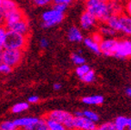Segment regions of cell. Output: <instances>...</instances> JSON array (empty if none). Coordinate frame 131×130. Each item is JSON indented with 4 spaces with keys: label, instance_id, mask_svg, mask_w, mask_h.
<instances>
[{
    "label": "cell",
    "instance_id": "cell-25",
    "mask_svg": "<svg viewBox=\"0 0 131 130\" xmlns=\"http://www.w3.org/2000/svg\"><path fill=\"white\" fill-rule=\"evenodd\" d=\"M90 69H91V68H90L89 66L86 65V63H84V64H82V65H79V66H78V67H77L76 74H77V75H78V77L80 78L82 75H84L86 72L89 71Z\"/></svg>",
    "mask_w": 131,
    "mask_h": 130
},
{
    "label": "cell",
    "instance_id": "cell-28",
    "mask_svg": "<svg viewBox=\"0 0 131 130\" xmlns=\"http://www.w3.org/2000/svg\"><path fill=\"white\" fill-rule=\"evenodd\" d=\"M83 116L96 123L99 120V116L96 113H95V112L91 111V110H84L83 111Z\"/></svg>",
    "mask_w": 131,
    "mask_h": 130
},
{
    "label": "cell",
    "instance_id": "cell-38",
    "mask_svg": "<svg viewBox=\"0 0 131 130\" xmlns=\"http://www.w3.org/2000/svg\"><path fill=\"white\" fill-rule=\"evenodd\" d=\"M49 45V42L47 39L46 38H42L40 41H39V46H40L41 48H47Z\"/></svg>",
    "mask_w": 131,
    "mask_h": 130
},
{
    "label": "cell",
    "instance_id": "cell-1",
    "mask_svg": "<svg viewBox=\"0 0 131 130\" xmlns=\"http://www.w3.org/2000/svg\"><path fill=\"white\" fill-rule=\"evenodd\" d=\"M86 11L91 14L97 22L105 23L106 19L112 15L110 3L101 0H85Z\"/></svg>",
    "mask_w": 131,
    "mask_h": 130
},
{
    "label": "cell",
    "instance_id": "cell-8",
    "mask_svg": "<svg viewBox=\"0 0 131 130\" xmlns=\"http://www.w3.org/2000/svg\"><path fill=\"white\" fill-rule=\"evenodd\" d=\"M117 43V39H116V38H112V37L104 38V37H103L102 40L99 42L100 53L104 54L105 56H107V57L114 56Z\"/></svg>",
    "mask_w": 131,
    "mask_h": 130
},
{
    "label": "cell",
    "instance_id": "cell-19",
    "mask_svg": "<svg viewBox=\"0 0 131 130\" xmlns=\"http://www.w3.org/2000/svg\"><path fill=\"white\" fill-rule=\"evenodd\" d=\"M105 23L117 33L119 25V15H111Z\"/></svg>",
    "mask_w": 131,
    "mask_h": 130
},
{
    "label": "cell",
    "instance_id": "cell-36",
    "mask_svg": "<svg viewBox=\"0 0 131 130\" xmlns=\"http://www.w3.org/2000/svg\"><path fill=\"white\" fill-rule=\"evenodd\" d=\"M91 37H92L93 39H94L95 41H96L97 43H99L101 40L103 39V37L102 35L100 34V33L98 32V31H96V32H94L92 34V36H91Z\"/></svg>",
    "mask_w": 131,
    "mask_h": 130
},
{
    "label": "cell",
    "instance_id": "cell-41",
    "mask_svg": "<svg viewBox=\"0 0 131 130\" xmlns=\"http://www.w3.org/2000/svg\"><path fill=\"white\" fill-rule=\"evenodd\" d=\"M74 116H83V111H81V110H77V111H75V113H74Z\"/></svg>",
    "mask_w": 131,
    "mask_h": 130
},
{
    "label": "cell",
    "instance_id": "cell-13",
    "mask_svg": "<svg viewBox=\"0 0 131 130\" xmlns=\"http://www.w3.org/2000/svg\"><path fill=\"white\" fill-rule=\"evenodd\" d=\"M37 119H38V117L26 116V117L17 118V119L14 120V124L16 128H24L27 130H31L32 126L37 122Z\"/></svg>",
    "mask_w": 131,
    "mask_h": 130
},
{
    "label": "cell",
    "instance_id": "cell-2",
    "mask_svg": "<svg viewBox=\"0 0 131 130\" xmlns=\"http://www.w3.org/2000/svg\"><path fill=\"white\" fill-rule=\"evenodd\" d=\"M29 36L7 29L5 39V48L20 49L24 51L28 44Z\"/></svg>",
    "mask_w": 131,
    "mask_h": 130
},
{
    "label": "cell",
    "instance_id": "cell-46",
    "mask_svg": "<svg viewBox=\"0 0 131 130\" xmlns=\"http://www.w3.org/2000/svg\"><path fill=\"white\" fill-rule=\"evenodd\" d=\"M101 1H104V2H108L109 0H101Z\"/></svg>",
    "mask_w": 131,
    "mask_h": 130
},
{
    "label": "cell",
    "instance_id": "cell-33",
    "mask_svg": "<svg viewBox=\"0 0 131 130\" xmlns=\"http://www.w3.org/2000/svg\"><path fill=\"white\" fill-rule=\"evenodd\" d=\"M124 13L131 16V0H127L124 4Z\"/></svg>",
    "mask_w": 131,
    "mask_h": 130
},
{
    "label": "cell",
    "instance_id": "cell-17",
    "mask_svg": "<svg viewBox=\"0 0 131 130\" xmlns=\"http://www.w3.org/2000/svg\"><path fill=\"white\" fill-rule=\"evenodd\" d=\"M46 119V123H47V129L48 130H65L66 127L64 125H62L60 122L57 121L55 119L48 117H44Z\"/></svg>",
    "mask_w": 131,
    "mask_h": 130
},
{
    "label": "cell",
    "instance_id": "cell-40",
    "mask_svg": "<svg viewBox=\"0 0 131 130\" xmlns=\"http://www.w3.org/2000/svg\"><path fill=\"white\" fill-rule=\"evenodd\" d=\"M61 88H62V85L60 83H55L53 85V88L55 90H59Z\"/></svg>",
    "mask_w": 131,
    "mask_h": 130
},
{
    "label": "cell",
    "instance_id": "cell-39",
    "mask_svg": "<svg viewBox=\"0 0 131 130\" xmlns=\"http://www.w3.org/2000/svg\"><path fill=\"white\" fill-rule=\"evenodd\" d=\"M39 100H40V99H39L38 96H36V95H34V96H29L28 99H27V102H28V103H31V104H36V103H37Z\"/></svg>",
    "mask_w": 131,
    "mask_h": 130
},
{
    "label": "cell",
    "instance_id": "cell-32",
    "mask_svg": "<svg viewBox=\"0 0 131 130\" xmlns=\"http://www.w3.org/2000/svg\"><path fill=\"white\" fill-rule=\"evenodd\" d=\"M32 1L36 6H39V7H43L52 4V0H32Z\"/></svg>",
    "mask_w": 131,
    "mask_h": 130
},
{
    "label": "cell",
    "instance_id": "cell-14",
    "mask_svg": "<svg viewBox=\"0 0 131 130\" xmlns=\"http://www.w3.org/2000/svg\"><path fill=\"white\" fill-rule=\"evenodd\" d=\"M68 38L70 42L79 43L83 41L84 37H83V34H82V32L78 27H71L68 32Z\"/></svg>",
    "mask_w": 131,
    "mask_h": 130
},
{
    "label": "cell",
    "instance_id": "cell-22",
    "mask_svg": "<svg viewBox=\"0 0 131 130\" xmlns=\"http://www.w3.org/2000/svg\"><path fill=\"white\" fill-rule=\"evenodd\" d=\"M0 6L4 8L6 12H9L12 9H15V8L17 7V5L13 0H2L1 4H0Z\"/></svg>",
    "mask_w": 131,
    "mask_h": 130
},
{
    "label": "cell",
    "instance_id": "cell-9",
    "mask_svg": "<svg viewBox=\"0 0 131 130\" xmlns=\"http://www.w3.org/2000/svg\"><path fill=\"white\" fill-rule=\"evenodd\" d=\"M96 24H97V20L91 14H89L86 11H85V12H83L81 14L79 25H80V27L83 30L90 31L91 29H93L96 27Z\"/></svg>",
    "mask_w": 131,
    "mask_h": 130
},
{
    "label": "cell",
    "instance_id": "cell-24",
    "mask_svg": "<svg viewBox=\"0 0 131 130\" xmlns=\"http://www.w3.org/2000/svg\"><path fill=\"white\" fill-rule=\"evenodd\" d=\"M95 77H96V75H95V72L93 70L90 69L89 71L86 72L84 75H82L80 77V79L82 81L84 82V83H86V84H89V83H92L93 81L95 80Z\"/></svg>",
    "mask_w": 131,
    "mask_h": 130
},
{
    "label": "cell",
    "instance_id": "cell-42",
    "mask_svg": "<svg viewBox=\"0 0 131 130\" xmlns=\"http://www.w3.org/2000/svg\"><path fill=\"white\" fill-rule=\"evenodd\" d=\"M125 93H126V95H127V96H129V98H131V86H129V88H126Z\"/></svg>",
    "mask_w": 131,
    "mask_h": 130
},
{
    "label": "cell",
    "instance_id": "cell-11",
    "mask_svg": "<svg viewBox=\"0 0 131 130\" xmlns=\"http://www.w3.org/2000/svg\"><path fill=\"white\" fill-rule=\"evenodd\" d=\"M24 17H26V16H25L24 12L21 10L20 8L16 7L15 9H12V10H10L6 14V18H5V26L7 28L9 26L17 22V21L21 20Z\"/></svg>",
    "mask_w": 131,
    "mask_h": 130
},
{
    "label": "cell",
    "instance_id": "cell-21",
    "mask_svg": "<svg viewBox=\"0 0 131 130\" xmlns=\"http://www.w3.org/2000/svg\"><path fill=\"white\" fill-rule=\"evenodd\" d=\"M29 107V104L28 102H20V103H17L16 105L12 106L11 108V112L14 113V114H19V113H22V112L27 110Z\"/></svg>",
    "mask_w": 131,
    "mask_h": 130
},
{
    "label": "cell",
    "instance_id": "cell-15",
    "mask_svg": "<svg viewBox=\"0 0 131 130\" xmlns=\"http://www.w3.org/2000/svg\"><path fill=\"white\" fill-rule=\"evenodd\" d=\"M82 103L89 105V106H100L104 102V98L100 95H93L82 98Z\"/></svg>",
    "mask_w": 131,
    "mask_h": 130
},
{
    "label": "cell",
    "instance_id": "cell-34",
    "mask_svg": "<svg viewBox=\"0 0 131 130\" xmlns=\"http://www.w3.org/2000/svg\"><path fill=\"white\" fill-rule=\"evenodd\" d=\"M53 8H55L56 10L59 11V12L65 13L67 8H68V6L65 4H54V6H52Z\"/></svg>",
    "mask_w": 131,
    "mask_h": 130
},
{
    "label": "cell",
    "instance_id": "cell-44",
    "mask_svg": "<svg viewBox=\"0 0 131 130\" xmlns=\"http://www.w3.org/2000/svg\"><path fill=\"white\" fill-rule=\"evenodd\" d=\"M109 1H111V2H117V3H121V4H124L127 0H109Z\"/></svg>",
    "mask_w": 131,
    "mask_h": 130
},
{
    "label": "cell",
    "instance_id": "cell-7",
    "mask_svg": "<svg viewBox=\"0 0 131 130\" xmlns=\"http://www.w3.org/2000/svg\"><path fill=\"white\" fill-rule=\"evenodd\" d=\"M97 128L96 123L88 119L86 116H74L73 129L79 130H95Z\"/></svg>",
    "mask_w": 131,
    "mask_h": 130
},
{
    "label": "cell",
    "instance_id": "cell-26",
    "mask_svg": "<svg viewBox=\"0 0 131 130\" xmlns=\"http://www.w3.org/2000/svg\"><path fill=\"white\" fill-rule=\"evenodd\" d=\"M7 28L5 25H0V51H2L5 48V39Z\"/></svg>",
    "mask_w": 131,
    "mask_h": 130
},
{
    "label": "cell",
    "instance_id": "cell-20",
    "mask_svg": "<svg viewBox=\"0 0 131 130\" xmlns=\"http://www.w3.org/2000/svg\"><path fill=\"white\" fill-rule=\"evenodd\" d=\"M127 119L128 117H126V116H117L114 121V125L116 130H124L127 128Z\"/></svg>",
    "mask_w": 131,
    "mask_h": 130
},
{
    "label": "cell",
    "instance_id": "cell-31",
    "mask_svg": "<svg viewBox=\"0 0 131 130\" xmlns=\"http://www.w3.org/2000/svg\"><path fill=\"white\" fill-rule=\"evenodd\" d=\"M12 67L5 63H0V75H7L10 74L12 71Z\"/></svg>",
    "mask_w": 131,
    "mask_h": 130
},
{
    "label": "cell",
    "instance_id": "cell-37",
    "mask_svg": "<svg viewBox=\"0 0 131 130\" xmlns=\"http://www.w3.org/2000/svg\"><path fill=\"white\" fill-rule=\"evenodd\" d=\"M74 0H52L53 4H65L67 6L70 5Z\"/></svg>",
    "mask_w": 131,
    "mask_h": 130
},
{
    "label": "cell",
    "instance_id": "cell-45",
    "mask_svg": "<svg viewBox=\"0 0 131 130\" xmlns=\"http://www.w3.org/2000/svg\"><path fill=\"white\" fill-rule=\"evenodd\" d=\"M2 53H1V51H0V63H2Z\"/></svg>",
    "mask_w": 131,
    "mask_h": 130
},
{
    "label": "cell",
    "instance_id": "cell-48",
    "mask_svg": "<svg viewBox=\"0 0 131 130\" xmlns=\"http://www.w3.org/2000/svg\"><path fill=\"white\" fill-rule=\"evenodd\" d=\"M1 1H2V0H0V4H1Z\"/></svg>",
    "mask_w": 131,
    "mask_h": 130
},
{
    "label": "cell",
    "instance_id": "cell-5",
    "mask_svg": "<svg viewBox=\"0 0 131 130\" xmlns=\"http://www.w3.org/2000/svg\"><path fill=\"white\" fill-rule=\"evenodd\" d=\"M2 61L12 68L17 67L22 61L24 51L20 49H8L4 48L2 51Z\"/></svg>",
    "mask_w": 131,
    "mask_h": 130
},
{
    "label": "cell",
    "instance_id": "cell-27",
    "mask_svg": "<svg viewBox=\"0 0 131 130\" xmlns=\"http://www.w3.org/2000/svg\"><path fill=\"white\" fill-rule=\"evenodd\" d=\"M0 129L2 130H16L17 128L16 127L14 124V121H10V120H6V121H3L2 123H0Z\"/></svg>",
    "mask_w": 131,
    "mask_h": 130
},
{
    "label": "cell",
    "instance_id": "cell-16",
    "mask_svg": "<svg viewBox=\"0 0 131 130\" xmlns=\"http://www.w3.org/2000/svg\"><path fill=\"white\" fill-rule=\"evenodd\" d=\"M84 41V44L88 48H89L90 50L92 51L93 53L97 54L99 55L100 53V49H99V43H97L96 41H95L94 39L91 37H88L86 38L83 39Z\"/></svg>",
    "mask_w": 131,
    "mask_h": 130
},
{
    "label": "cell",
    "instance_id": "cell-23",
    "mask_svg": "<svg viewBox=\"0 0 131 130\" xmlns=\"http://www.w3.org/2000/svg\"><path fill=\"white\" fill-rule=\"evenodd\" d=\"M31 130H48L45 118H38L37 122L32 126Z\"/></svg>",
    "mask_w": 131,
    "mask_h": 130
},
{
    "label": "cell",
    "instance_id": "cell-43",
    "mask_svg": "<svg viewBox=\"0 0 131 130\" xmlns=\"http://www.w3.org/2000/svg\"><path fill=\"white\" fill-rule=\"evenodd\" d=\"M127 129L131 130V117H128L127 119Z\"/></svg>",
    "mask_w": 131,
    "mask_h": 130
},
{
    "label": "cell",
    "instance_id": "cell-29",
    "mask_svg": "<svg viewBox=\"0 0 131 130\" xmlns=\"http://www.w3.org/2000/svg\"><path fill=\"white\" fill-rule=\"evenodd\" d=\"M71 59H72V62H73L76 66H79V65H82V64L86 63V59L82 57L80 54L74 53L73 55L71 56Z\"/></svg>",
    "mask_w": 131,
    "mask_h": 130
},
{
    "label": "cell",
    "instance_id": "cell-35",
    "mask_svg": "<svg viewBox=\"0 0 131 130\" xmlns=\"http://www.w3.org/2000/svg\"><path fill=\"white\" fill-rule=\"evenodd\" d=\"M7 14L4 8L0 6V25H5V18H6V16Z\"/></svg>",
    "mask_w": 131,
    "mask_h": 130
},
{
    "label": "cell",
    "instance_id": "cell-6",
    "mask_svg": "<svg viewBox=\"0 0 131 130\" xmlns=\"http://www.w3.org/2000/svg\"><path fill=\"white\" fill-rule=\"evenodd\" d=\"M114 56L121 59H127L131 57V40L129 39L117 40Z\"/></svg>",
    "mask_w": 131,
    "mask_h": 130
},
{
    "label": "cell",
    "instance_id": "cell-30",
    "mask_svg": "<svg viewBox=\"0 0 131 130\" xmlns=\"http://www.w3.org/2000/svg\"><path fill=\"white\" fill-rule=\"evenodd\" d=\"M96 129L99 130H116L115 127L114 122H105L101 124L100 126H98Z\"/></svg>",
    "mask_w": 131,
    "mask_h": 130
},
{
    "label": "cell",
    "instance_id": "cell-47",
    "mask_svg": "<svg viewBox=\"0 0 131 130\" xmlns=\"http://www.w3.org/2000/svg\"><path fill=\"white\" fill-rule=\"evenodd\" d=\"M76 1H81V0H76ZM82 1H83V0H82ZM84 1H85V0H84Z\"/></svg>",
    "mask_w": 131,
    "mask_h": 130
},
{
    "label": "cell",
    "instance_id": "cell-12",
    "mask_svg": "<svg viewBox=\"0 0 131 130\" xmlns=\"http://www.w3.org/2000/svg\"><path fill=\"white\" fill-rule=\"evenodd\" d=\"M7 29L16 31V32L20 33V34L23 35H27V36L30 35V26H29V22L27 19V17H24L21 20L7 27Z\"/></svg>",
    "mask_w": 131,
    "mask_h": 130
},
{
    "label": "cell",
    "instance_id": "cell-4",
    "mask_svg": "<svg viewBox=\"0 0 131 130\" xmlns=\"http://www.w3.org/2000/svg\"><path fill=\"white\" fill-rule=\"evenodd\" d=\"M45 117L52 118L58 122H60L66 129H73L74 124V115L65 110H52L49 113H47L45 116Z\"/></svg>",
    "mask_w": 131,
    "mask_h": 130
},
{
    "label": "cell",
    "instance_id": "cell-10",
    "mask_svg": "<svg viewBox=\"0 0 131 130\" xmlns=\"http://www.w3.org/2000/svg\"><path fill=\"white\" fill-rule=\"evenodd\" d=\"M118 32L127 37H131V16L125 13L119 15Z\"/></svg>",
    "mask_w": 131,
    "mask_h": 130
},
{
    "label": "cell",
    "instance_id": "cell-3",
    "mask_svg": "<svg viewBox=\"0 0 131 130\" xmlns=\"http://www.w3.org/2000/svg\"><path fill=\"white\" fill-rule=\"evenodd\" d=\"M65 18V13L59 12L52 7L51 9L46 10L42 14V27L44 28L56 27L63 22Z\"/></svg>",
    "mask_w": 131,
    "mask_h": 130
},
{
    "label": "cell",
    "instance_id": "cell-18",
    "mask_svg": "<svg viewBox=\"0 0 131 130\" xmlns=\"http://www.w3.org/2000/svg\"><path fill=\"white\" fill-rule=\"evenodd\" d=\"M97 31L102 35L103 37H113L115 35L117 34V32L114 29L111 28L110 27H108L106 23H103L102 26L98 27Z\"/></svg>",
    "mask_w": 131,
    "mask_h": 130
}]
</instances>
